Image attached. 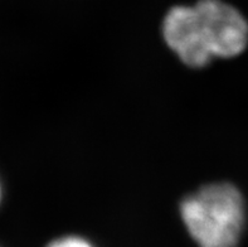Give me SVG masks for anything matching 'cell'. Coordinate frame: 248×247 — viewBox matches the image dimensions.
I'll return each mask as SVG.
<instances>
[{"mask_svg":"<svg viewBox=\"0 0 248 247\" xmlns=\"http://www.w3.org/2000/svg\"><path fill=\"white\" fill-rule=\"evenodd\" d=\"M1 193H3V191H1V184H0V200H1Z\"/></svg>","mask_w":248,"mask_h":247,"instance_id":"5b68a950","label":"cell"},{"mask_svg":"<svg viewBox=\"0 0 248 247\" xmlns=\"http://www.w3.org/2000/svg\"><path fill=\"white\" fill-rule=\"evenodd\" d=\"M180 217L199 247H236L245 229V199L231 183H213L183 200Z\"/></svg>","mask_w":248,"mask_h":247,"instance_id":"6da1fadb","label":"cell"},{"mask_svg":"<svg viewBox=\"0 0 248 247\" xmlns=\"http://www.w3.org/2000/svg\"><path fill=\"white\" fill-rule=\"evenodd\" d=\"M161 32L165 43L186 66L202 68L214 58L194 5L171 8L164 18Z\"/></svg>","mask_w":248,"mask_h":247,"instance_id":"3957f363","label":"cell"},{"mask_svg":"<svg viewBox=\"0 0 248 247\" xmlns=\"http://www.w3.org/2000/svg\"><path fill=\"white\" fill-rule=\"evenodd\" d=\"M194 6L214 58L242 53L248 44V22L234 6L223 0H199Z\"/></svg>","mask_w":248,"mask_h":247,"instance_id":"7a4b0ae2","label":"cell"},{"mask_svg":"<svg viewBox=\"0 0 248 247\" xmlns=\"http://www.w3.org/2000/svg\"><path fill=\"white\" fill-rule=\"evenodd\" d=\"M47 247H94L81 236H63L50 242Z\"/></svg>","mask_w":248,"mask_h":247,"instance_id":"277c9868","label":"cell"}]
</instances>
